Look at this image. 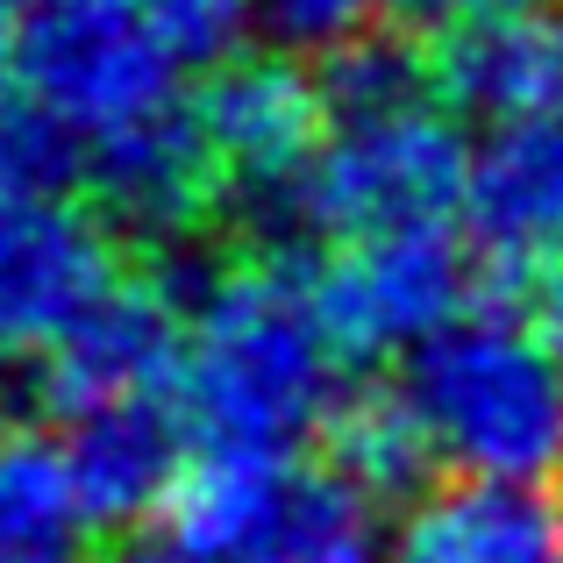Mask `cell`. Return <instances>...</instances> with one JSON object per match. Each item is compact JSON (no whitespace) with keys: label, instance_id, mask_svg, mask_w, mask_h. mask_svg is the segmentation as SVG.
Listing matches in <instances>:
<instances>
[{"label":"cell","instance_id":"1","mask_svg":"<svg viewBox=\"0 0 563 563\" xmlns=\"http://www.w3.org/2000/svg\"><path fill=\"white\" fill-rule=\"evenodd\" d=\"M350 350L292 257L221 264L186 307L179 413L200 456H307L329 442L350 385Z\"/></svg>","mask_w":563,"mask_h":563},{"label":"cell","instance_id":"2","mask_svg":"<svg viewBox=\"0 0 563 563\" xmlns=\"http://www.w3.org/2000/svg\"><path fill=\"white\" fill-rule=\"evenodd\" d=\"M321 71L335 86V122L278 221L314 235L321 250L464 221L471 143L456 129V108L442 100L435 71L399 57L385 36Z\"/></svg>","mask_w":563,"mask_h":563},{"label":"cell","instance_id":"3","mask_svg":"<svg viewBox=\"0 0 563 563\" xmlns=\"http://www.w3.org/2000/svg\"><path fill=\"white\" fill-rule=\"evenodd\" d=\"M442 478H556L563 471V343L542 314L471 300L385 378Z\"/></svg>","mask_w":563,"mask_h":563},{"label":"cell","instance_id":"4","mask_svg":"<svg viewBox=\"0 0 563 563\" xmlns=\"http://www.w3.org/2000/svg\"><path fill=\"white\" fill-rule=\"evenodd\" d=\"M192 43L157 0H36L14 29V93L71 172L192 114Z\"/></svg>","mask_w":563,"mask_h":563},{"label":"cell","instance_id":"5","mask_svg":"<svg viewBox=\"0 0 563 563\" xmlns=\"http://www.w3.org/2000/svg\"><path fill=\"white\" fill-rule=\"evenodd\" d=\"M378 514L329 456H192L165 521L214 563H385Z\"/></svg>","mask_w":563,"mask_h":563},{"label":"cell","instance_id":"6","mask_svg":"<svg viewBox=\"0 0 563 563\" xmlns=\"http://www.w3.org/2000/svg\"><path fill=\"white\" fill-rule=\"evenodd\" d=\"M192 114L221 172V200L250 221H278L335 122V86L329 71H314V57L264 43L214 57L192 86Z\"/></svg>","mask_w":563,"mask_h":563},{"label":"cell","instance_id":"7","mask_svg":"<svg viewBox=\"0 0 563 563\" xmlns=\"http://www.w3.org/2000/svg\"><path fill=\"white\" fill-rule=\"evenodd\" d=\"M478 272L485 250L471 243V229L435 221V229H399L329 250L314 264V286L350 357H407L421 335H435L478 300Z\"/></svg>","mask_w":563,"mask_h":563},{"label":"cell","instance_id":"8","mask_svg":"<svg viewBox=\"0 0 563 563\" xmlns=\"http://www.w3.org/2000/svg\"><path fill=\"white\" fill-rule=\"evenodd\" d=\"M122 229L65 192H22L0 214V364L36 372L122 278Z\"/></svg>","mask_w":563,"mask_h":563},{"label":"cell","instance_id":"9","mask_svg":"<svg viewBox=\"0 0 563 563\" xmlns=\"http://www.w3.org/2000/svg\"><path fill=\"white\" fill-rule=\"evenodd\" d=\"M179 350H186V307L165 278L122 272L108 300L36 364V393L57 421L122 399L179 393Z\"/></svg>","mask_w":563,"mask_h":563},{"label":"cell","instance_id":"10","mask_svg":"<svg viewBox=\"0 0 563 563\" xmlns=\"http://www.w3.org/2000/svg\"><path fill=\"white\" fill-rule=\"evenodd\" d=\"M57 442H65V464L79 478V499L93 514V528L165 521V507L179 499L192 456H200L186 413H179V393L71 413V421H57Z\"/></svg>","mask_w":563,"mask_h":563},{"label":"cell","instance_id":"11","mask_svg":"<svg viewBox=\"0 0 563 563\" xmlns=\"http://www.w3.org/2000/svg\"><path fill=\"white\" fill-rule=\"evenodd\" d=\"M435 86L456 114L499 129L563 108V0H499L442 29Z\"/></svg>","mask_w":563,"mask_h":563},{"label":"cell","instance_id":"12","mask_svg":"<svg viewBox=\"0 0 563 563\" xmlns=\"http://www.w3.org/2000/svg\"><path fill=\"white\" fill-rule=\"evenodd\" d=\"M385 563H563V493L550 478H442L399 514Z\"/></svg>","mask_w":563,"mask_h":563},{"label":"cell","instance_id":"13","mask_svg":"<svg viewBox=\"0 0 563 563\" xmlns=\"http://www.w3.org/2000/svg\"><path fill=\"white\" fill-rule=\"evenodd\" d=\"M464 229L485 250V264L507 272L563 257V108L499 122L471 151Z\"/></svg>","mask_w":563,"mask_h":563},{"label":"cell","instance_id":"14","mask_svg":"<svg viewBox=\"0 0 563 563\" xmlns=\"http://www.w3.org/2000/svg\"><path fill=\"white\" fill-rule=\"evenodd\" d=\"M93 528L65 442L36 428H0V563L14 556H65Z\"/></svg>","mask_w":563,"mask_h":563},{"label":"cell","instance_id":"15","mask_svg":"<svg viewBox=\"0 0 563 563\" xmlns=\"http://www.w3.org/2000/svg\"><path fill=\"white\" fill-rule=\"evenodd\" d=\"M329 464H343L372 499H399L428 478L421 435H413V421H407L393 385H357V393L343 399V413H335V428H329Z\"/></svg>","mask_w":563,"mask_h":563},{"label":"cell","instance_id":"16","mask_svg":"<svg viewBox=\"0 0 563 563\" xmlns=\"http://www.w3.org/2000/svg\"><path fill=\"white\" fill-rule=\"evenodd\" d=\"M393 8L399 0H257V29H264V43H278V51L335 65V57L378 43Z\"/></svg>","mask_w":563,"mask_h":563},{"label":"cell","instance_id":"17","mask_svg":"<svg viewBox=\"0 0 563 563\" xmlns=\"http://www.w3.org/2000/svg\"><path fill=\"white\" fill-rule=\"evenodd\" d=\"M65 179H79L65 143H57L29 108L0 114V214H8L22 192H65Z\"/></svg>","mask_w":563,"mask_h":563},{"label":"cell","instance_id":"18","mask_svg":"<svg viewBox=\"0 0 563 563\" xmlns=\"http://www.w3.org/2000/svg\"><path fill=\"white\" fill-rule=\"evenodd\" d=\"M157 8L172 14V29L192 43L200 65L229 57L235 36H243V22H257V0H157Z\"/></svg>","mask_w":563,"mask_h":563},{"label":"cell","instance_id":"19","mask_svg":"<svg viewBox=\"0 0 563 563\" xmlns=\"http://www.w3.org/2000/svg\"><path fill=\"white\" fill-rule=\"evenodd\" d=\"M114 563H214V556L192 550V542H186L172 521H151L136 542H122V550H114Z\"/></svg>","mask_w":563,"mask_h":563},{"label":"cell","instance_id":"20","mask_svg":"<svg viewBox=\"0 0 563 563\" xmlns=\"http://www.w3.org/2000/svg\"><path fill=\"white\" fill-rule=\"evenodd\" d=\"M542 329L563 343V257L542 264Z\"/></svg>","mask_w":563,"mask_h":563},{"label":"cell","instance_id":"21","mask_svg":"<svg viewBox=\"0 0 563 563\" xmlns=\"http://www.w3.org/2000/svg\"><path fill=\"white\" fill-rule=\"evenodd\" d=\"M413 14H421V22H464V14H485V8H499V0H407Z\"/></svg>","mask_w":563,"mask_h":563},{"label":"cell","instance_id":"22","mask_svg":"<svg viewBox=\"0 0 563 563\" xmlns=\"http://www.w3.org/2000/svg\"><path fill=\"white\" fill-rule=\"evenodd\" d=\"M8 93H14V36L0 29V114H8Z\"/></svg>","mask_w":563,"mask_h":563},{"label":"cell","instance_id":"23","mask_svg":"<svg viewBox=\"0 0 563 563\" xmlns=\"http://www.w3.org/2000/svg\"><path fill=\"white\" fill-rule=\"evenodd\" d=\"M14 563H79V550H65V556H14Z\"/></svg>","mask_w":563,"mask_h":563},{"label":"cell","instance_id":"24","mask_svg":"<svg viewBox=\"0 0 563 563\" xmlns=\"http://www.w3.org/2000/svg\"><path fill=\"white\" fill-rule=\"evenodd\" d=\"M0 8H36V0H0Z\"/></svg>","mask_w":563,"mask_h":563}]
</instances>
